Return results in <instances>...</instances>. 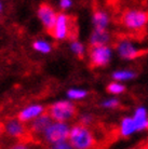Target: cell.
<instances>
[{"instance_id": "obj_1", "label": "cell", "mask_w": 148, "mask_h": 149, "mask_svg": "<svg viewBox=\"0 0 148 149\" xmlns=\"http://www.w3.org/2000/svg\"><path fill=\"white\" fill-rule=\"evenodd\" d=\"M68 138L74 149H92L95 145L94 136L84 125H75Z\"/></svg>"}, {"instance_id": "obj_2", "label": "cell", "mask_w": 148, "mask_h": 149, "mask_svg": "<svg viewBox=\"0 0 148 149\" xmlns=\"http://www.w3.org/2000/svg\"><path fill=\"white\" fill-rule=\"evenodd\" d=\"M121 23L126 29L138 31L143 29L148 23V12L137 9L126 10L122 14Z\"/></svg>"}, {"instance_id": "obj_3", "label": "cell", "mask_w": 148, "mask_h": 149, "mask_svg": "<svg viewBox=\"0 0 148 149\" xmlns=\"http://www.w3.org/2000/svg\"><path fill=\"white\" fill-rule=\"evenodd\" d=\"M49 115L52 119H54L56 122H64L67 120H71L76 115V107L71 102L62 101L57 102L51 106L49 110Z\"/></svg>"}, {"instance_id": "obj_4", "label": "cell", "mask_w": 148, "mask_h": 149, "mask_svg": "<svg viewBox=\"0 0 148 149\" xmlns=\"http://www.w3.org/2000/svg\"><path fill=\"white\" fill-rule=\"evenodd\" d=\"M56 39H65V38L76 37V29L74 28L71 17L65 14H59L56 19L55 28L52 35Z\"/></svg>"}, {"instance_id": "obj_5", "label": "cell", "mask_w": 148, "mask_h": 149, "mask_svg": "<svg viewBox=\"0 0 148 149\" xmlns=\"http://www.w3.org/2000/svg\"><path fill=\"white\" fill-rule=\"evenodd\" d=\"M69 133L71 130L66 123L55 122L52 123L45 132V138L48 143L55 145L57 143L65 142L69 137Z\"/></svg>"}, {"instance_id": "obj_6", "label": "cell", "mask_w": 148, "mask_h": 149, "mask_svg": "<svg viewBox=\"0 0 148 149\" xmlns=\"http://www.w3.org/2000/svg\"><path fill=\"white\" fill-rule=\"evenodd\" d=\"M111 58V50L107 45L94 47L90 52V60L93 66H105Z\"/></svg>"}, {"instance_id": "obj_7", "label": "cell", "mask_w": 148, "mask_h": 149, "mask_svg": "<svg viewBox=\"0 0 148 149\" xmlns=\"http://www.w3.org/2000/svg\"><path fill=\"white\" fill-rule=\"evenodd\" d=\"M38 16L41 19V22L43 23L48 33L53 35V31L55 28L56 19H57V15L55 14L54 10L49 4H42L38 10Z\"/></svg>"}, {"instance_id": "obj_8", "label": "cell", "mask_w": 148, "mask_h": 149, "mask_svg": "<svg viewBox=\"0 0 148 149\" xmlns=\"http://www.w3.org/2000/svg\"><path fill=\"white\" fill-rule=\"evenodd\" d=\"M117 52L123 60H134L141 55V50L129 40H121L117 45Z\"/></svg>"}, {"instance_id": "obj_9", "label": "cell", "mask_w": 148, "mask_h": 149, "mask_svg": "<svg viewBox=\"0 0 148 149\" xmlns=\"http://www.w3.org/2000/svg\"><path fill=\"white\" fill-rule=\"evenodd\" d=\"M51 119L52 118L48 113L39 116L30 125L31 132H34V133H45V131L48 130V127L52 124Z\"/></svg>"}, {"instance_id": "obj_10", "label": "cell", "mask_w": 148, "mask_h": 149, "mask_svg": "<svg viewBox=\"0 0 148 149\" xmlns=\"http://www.w3.org/2000/svg\"><path fill=\"white\" fill-rule=\"evenodd\" d=\"M6 130L11 136H15V137H24L26 134V129L24 124L22 123V121L16 119L9 120L6 123Z\"/></svg>"}, {"instance_id": "obj_11", "label": "cell", "mask_w": 148, "mask_h": 149, "mask_svg": "<svg viewBox=\"0 0 148 149\" xmlns=\"http://www.w3.org/2000/svg\"><path fill=\"white\" fill-rule=\"evenodd\" d=\"M110 39V35L108 34L107 30H94L90 38L91 47H103L107 45L108 41Z\"/></svg>"}, {"instance_id": "obj_12", "label": "cell", "mask_w": 148, "mask_h": 149, "mask_svg": "<svg viewBox=\"0 0 148 149\" xmlns=\"http://www.w3.org/2000/svg\"><path fill=\"white\" fill-rule=\"evenodd\" d=\"M109 23V16L104 10H96L93 14V24L95 30H106Z\"/></svg>"}, {"instance_id": "obj_13", "label": "cell", "mask_w": 148, "mask_h": 149, "mask_svg": "<svg viewBox=\"0 0 148 149\" xmlns=\"http://www.w3.org/2000/svg\"><path fill=\"white\" fill-rule=\"evenodd\" d=\"M135 121L137 131H143L148 129V116L147 110L144 107H140L137 108L134 112V116L132 117Z\"/></svg>"}, {"instance_id": "obj_14", "label": "cell", "mask_w": 148, "mask_h": 149, "mask_svg": "<svg viewBox=\"0 0 148 149\" xmlns=\"http://www.w3.org/2000/svg\"><path fill=\"white\" fill-rule=\"evenodd\" d=\"M42 111H43V108L41 106H38V105L30 106V107H27L26 109H24L23 111H21V113L19 115V120L22 122L28 121V120H31L36 117L41 116Z\"/></svg>"}, {"instance_id": "obj_15", "label": "cell", "mask_w": 148, "mask_h": 149, "mask_svg": "<svg viewBox=\"0 0 148 149\" xmlns=\"http://www.w3.org/2000/svg\"><path fill=\"white\" fill-rule=\"evenodd\" d=\"M136 131L137 127L133 118H130V117L123 118L121 124H120V133L122 136H130L133 133H135Z\"/></svg>"}, {"instance_id": "obj_16", "label": "cell", "mask_w": 148, "mask_h": 149, "mask_svg": "<svg viewBox=\"0 0 148 149\" xmlns=\"http://www.w3.org/2000/svg\"><path fill=\"white\" fill-rule=\"evenodd\" d=\"M134 77H135V74L131 70H118L112 74V78L117 81H126V80L133 79Z\"/></svg>"}, {"instance_id": "obj_17", "label": "cell", "mask_w": 148, "mask_h": 149, "mask_svg": "<svg viewBox=\"0 0 148 149\" xmlns=\"http://www.w3.org/2000/svg\"><path fill=\"white\" fill-rule=\"evenodd\" d=\"M67 95H68V97L71 98V100H81V98L85 97L87 92L83 91V90L73 89V90H69V91L67 92Z\"/></svg>"}, {"instance_id": "obj_18", "label": "cell", "mask_w": 148, "mask_h": 149, "mask_svg": "<svg viewBox=\"0 0 148 149\" xmlns=\"http://www.w3.org/2000/svg\"><path fill=\"white\" fill-rule=\"evenodd\" d=\"M107 90L108 92L111 94H121L124 91V86L120 84L118 82H114V83H110L107 86Z\"/></svg>"}, {"instance_id": "obj_19", "label": "cell", "mask_w": 148, "mask_h": 149, "mask_svg": "<svg viewBox=\"0 0 148 149\" xmlns=\"http://www.w3.org/2000/svg\"><path fill=\"white\" fill-rule=\"evenodd\" d=\"M71 51L78 55L79 57H82L83 54H84V48H83V45L80 43V42H78V41H74L71 45Z\"/></svg>"}, {"instance_id": "obj_20", "label": "cell", "mask_w": 148, "mask_h": 149, "mask_svg": "<svg viewBox=\"0 0 148 149\" xmlns=\"http://www.w3.org/2000/svg\"><path fill=\"white\" fill-rule=\"evenodd\" d=\"M34 48L36 49L37 51L42 53H48L51 50V47L49 45V43H47L45 41H37V42H35L34 43Z\"/></svg>"}, {"instance_id": "obj_21", "label": "cell", "mask_w": 148, "mask_h": 149, "mask_svg": "<svg viewBox=\"0 0 148 149\" xmlns=\"http://www.w3.org/2000/svg\"><path fill=\"white\" fill-rule=\"evenodd\" d=\"M102 105H103L104 107H106V108H116L119 105V101L116 100V98H110V100L105 101Z\"/></svg>"}, {"instance_id": "obj_22", "label": "cell", "mask_w": 148, "mask_h": 149, "mask_svg": "<svg viewBox=\"0 0 148 149\" xmlns=\"http://www.w3.org/2000/svg\"><path fill=\"white\" fill-rule=\"evenodd\" d=\"M52 149H74V147L71 145V143H67L65 141V142L57 143L55 145H53Z\"/></svg>"}, {"instance_id": "obj_23", "label": "cell", "mask_w": 148, "mask_h": 149, "mask_svg": "<svg viewBox=\"0 0 148 149\" xmlns=\"http://www.w3.org/2000/svg\"><path fill=\"white\" fill-rule=\"evenodd\" d=\"M80 120H81V122H82V125H87V124H89V123L91 122L92 118H91L90 116H82Z\"/></svg>"}, {"instance_id": "obj_24", "label": "cell", "mask_w": 148, "mask_h": 149, "mask_svg": "<svg viewBox=\"0 0 148 149\" xmlns=\"http://www.w3.org/2000/svg\"><path fill=\"white\" fill-rule=\"evenodd\" d=\"M71 6V1H69V0H62L61 1V7L64 8V9L69 8Z\"/></svg>"}, {"instance_id": "obj_25", "label": "cell", "mask_w": 148, "mask_h": 149, "mask_svg": "<svg viewBox=\"0 0 148 149\" xmlns=\"http://www.w3.org/2000/svg\"><path fill=\"white\" fill-rule=\"evenodd\" d=\"M11 149H27V147L24 145H22V144H17V145L13 146Z\"/></svg>"}, {"instance_id": "obj_26", "label": "cell", "mask_w": 148, "mask_h": 149, "mask_svg": "<svg viewBox=\"0 0 148 149\" xmlns=\"http://www.w3.org/2000/svg\"><path fill=\"white\" fill-rule=\"evenodd\" d=\"M0 10H1V4H0Z\"/></svg>"}]
</instances>
